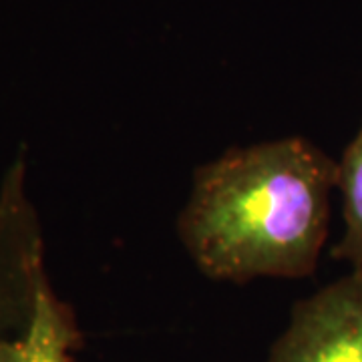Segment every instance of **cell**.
Masks as SVG:
<instances>
[{"mask_svg": "<svg viewBox=\"0 0 362 362\" xmlns=\"http://www.w3.org/2000/svg\"><path fill=\"white\" fill-rule=\"evenodd\" d=\"M337 159L306 137L232 147L194 171L177 238L209 280H302L330 230Z\"/></svg>", "mask_w": 362, "mask_h": 362, "instance_id": "cell-1", "label": "cell"}, {"mask_svg": "<svg viewBox=\"0 0 362 362\" xmlns=\"http://www.w3.org/2000/svg\"><path fill=\"white\" fill-rule=\"evenodd\" d=\"M264 362H362V268L294 302Z\"/></svg>", "mask_w": 362, "mask_h": 362, "instance_id": "cell-2", "label": "cell"}, {"mask_svg": "<svg viewBox=\"0 0 362 362\" xmlns=\"http://www.w3.org/2000/svg\"><path fill=\"white\" fill-rule=\"evenodd\" d=\"M83 338L71 306L54 296L42 276L28 322L14 338H0V362H73Z\"/></svg>", "mask_w": 362, "mask_h": 362, "instance_id": "cell-3", "label": "cell"}, {"mask_svg": "<svg viewBox=\"0 0 362 362\" xmlns=\"http://www.w3.org/2000/svg\"><path fill=\"white\" fill-rule=\"evenodd\" d=\"M338 163L337 189L342 195L344 232L330 250L337 262H346L352 270L362 268V123L361 129L342 151Z\"/></svg>", "mask_w": 362, "mask_h": 362, "instance_id": "cell-4", "label": "cell"}]
</instances>
